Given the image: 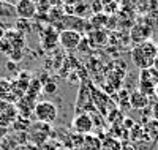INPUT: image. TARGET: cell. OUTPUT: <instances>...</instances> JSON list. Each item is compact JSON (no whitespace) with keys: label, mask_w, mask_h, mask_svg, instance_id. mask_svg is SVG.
<instances>
[{"label":"cell","mask_w":158,"mask_h":150,"mask_svg":"<svg viewBox=\"0 0 158 150\" xmlns=\"http://www.w3.org/2000/svg\"><path fill=\"white\" fill-rule=\"evenodd\" d=\"M152 119H153L155 122H158V100H156V103L152 106Z\"/></svg>","instance_id":"cb8c5ba5"},{"label":"cell","mask_w":158,"mask_h":150,"mask_svg":"<svg viewBox=\"0 0 158 150\" xmlns=\"http://www.w3.org/2000/svg\"><path fill=\"white\" fill-rule=\"evenodd\" d=\"M153 95H155L156 100H158V84H156V87H155V93H153Z\"/></svg>","instance_id":"d6a6232c"},{"label":"cell","mask_w":158,"mask_h":150,"mask_svg":"<svg viewBox=\"0 0 158 150\" xmlns=\"http://www.w3.org/2000/svg\"><path fill=\"white\" fill-rule=\"evenodd\" d=\"M5 40L10 43L11 49H22L24 48V43H25V38L22 33H19L16 29L15 30H8L5 33Z\"/></svg>","instance_id":"7c38bea8"},{"label":"cell","mask_w":158,"mask_h":150,"mask_svg":"<svg viewBox=\"0 0 158 150\" xmlns=\"http://www.w3.org/2000/svg\"><path fill=\"white\" fill-rule=\"evenodd\" d=\"M115 2H118V0H115Z\"/></svg>","instance_id":"836d02e7"},{"label":"cell","mask_w":158,"mask_h":150,"mask_svg":"<svg viewBox=\"0 0 158 150\" xmlns=\"http://www.w3.org/2000/svg\"><path fill=\"white\" fill-rule=\"evenodd\" d=\"M3 2H5V3H8V5H11V6H15V5L19 2V0H3Z\"/></svg>","instance_id":"83f0119b"},{"label":"cell","mask_w":158,"mask_h":150,"mask_svg":"<svg viewBox=\"0 0 158 150\" xmlns=\"http://www.w3.org/2000/svg\"><path fill=\"white\" fill-rule=\"evenodd\" d=\"M43 90H44L46 93H49V95H54V93L57 92V84L52 82V81H49V82H46V85H44Z\"/></svg>","instance_id":"603a6c76"},{"label":"cell","mask_w":158,"mask_h":150,"mask_svg":"<svg viewBox=\"0 0 158 150\" xmlns=\"http://www.w3.org/2000/svg\"><path fill=\"white\" fill-rule=\"evenodd\" d=\"M32 29V25H30V21H25V19H18L16 21V30L19 33H29Z\"/></svg>","instance_id":"ac0fdd59"},{"label":"cell","mask_w":158,"mask_h":150,"mask_svg":"<svg viewBox=\"0 0 158 150\" xmlns=\"http://www.w3.org/2000/svg\"><path fill=\"white\" fill-rule=\"evenodd\" d=\"M149 104H150V98L147 97V95H144L142 92L135 90V92L130 93V107L142 111V109H146Z\"/></svg>","instance_id":"8fae6325"},{"label":"cell","mask_w":158,"mask_h":150,"mask_svg":"<svg viewBox=\"0 0 158 150\" xmlns=\"http://www.w3.org/2000/svg\"><path fill=\"white\" fill-rule=\"evenodd\" d=\"M108 19L109 16H106L104 13H100V15H94L90 19V27L92 30H98V29H104L108 25Z\"/></svg>","instance_id":"9a60e30c"},{"label":"cell","mask_w":158,"mask_h":150,"mask_svg":"<svg viewBox=\"0 0 158 150\" xmlns=\"http://www.w3.org/2000/svg\"><path fill=\"white\" fill-rule=\"evenodd\" d=\"M89 6H90V11L94 13V15H100V13H103V5H101L100 0H92Z\"/></svg>","instance_id":"44dd1931"},{"label":"cell","mask_w":158,"mask_h":150,"mask_svg":"<svg viewBox=\"0 0 158 150\" xmlns=\"http://www.w3.org/2000/svg\"><path fill=\"white\" fill-rule=\"evenodd\" d=\"M0 100L8 103L18 101L15 92H13V82L6 77H0Z\"/></svg>","instance_id":"30bf717a"},{"label":"cell","mask_w":158,"mask_h":150,"mask_svg":"<svg viewBox=\"0 0 158 150\" xmlns=\"http://www.w3.org/2000/svg\"><path fill=\"white\" fill-rule=\"evenodd\" d=\"M15 13L18 19L30 21L36 16V2H33V0H19L15 5Z\"/></svg>","instance_id":"52a82bcc"},{"label":"cell","mask_w":158,"mask_h":150,"mask_svg":"<svg viewBox=\"0 0 158 150\" xmlns=\"http://www.w3.org/2000/svg\"><path fill=\"white\" fill-rule=\"evenodd\" d=\"M153 68L158 71V54H156V59H155V62H153Z\"/></svg>","instance_id":"4dcf8cb0"},{"label":"cell","mask_w":158,"mask_h":150,"mask_svg":"<svg viewBox=\"0 0 158 150\" xmlns=\"http://www.w3.org/2000/svg\"><path fill=\"white\" fill-rule=\"evenodd\" d=\"M6 133H8V127H5V125L0 123V141H2L5 136H6Z\"/></svg>","instance_id":"d4e9b609"},{"label":"cell","mask_w":158,"mask_h":150,"mask_svg":"<svg viewBox=\"0 0 158 150\" xmlns=\"http://www.w3.org/2000/svg\"><path fill=\"white\" fill-rule=\"evenodd\" d=\"M8 59L11 62H19L22 60V49H11L8 52Z\"/></svg>","instance_id":"ffe728a7"},{"label":"cell","mask_w":158,"mask_h":150,"mask_svg":"<svg viewBox=\"0 0 158 150\" xmlns=\"http://www.w3.org/2000/svg\"><path fill=\"white\" fill-rule=\"evenodd\" d=\"M5 33H6V30L3 29L2 25H0V40H3V38H5Z\"/></svg>","instance_id":"f1b7e54d"},{"label":"cell","mask_w":158,"mask_h":150,"mask_svg":"<svg viewBox=\"0 0 158 150\" xmlns=\"http://www.w3.org/2000/svg\"><path fill=\"white\" fill-rule=\"evenodd\" d=\"M90 6L84 2V0H79L76 5H73V16H77V18H82L85 15V11L89 10Z\"/></svg>","instance_id":"2e32d148"},{"label":"cell","mask_w":158,"mask_h":150,"mask_svg":"<svg viewBox=\"0 0 158 150\" xmlns=\"http://www.w3.org/2000/svg\"><path fill=\"white\" fill-rule=\"evenodd\" d=\"M125 125H127L128 128H131V127H133V122H131V120H125Z\"/></svg>","instance_id":"1f68e13d"},{"label":"cell","mask_w":158,"mask_h":150,"mask_svg":"<svg viewBox=\"0 0 158 150\" xmlns=\"http://www.w3.org/2000/svg\"><path fill=\"white\" fill-rule=\"evenodd\" d=\"M13 128H15L16 131H24V130H27L29 127H30V122H29V119L27 117H22V115H19L16 120H15V123L11 125Z\"/></svg>","instance_id":"e0dca14e"},{"label":"cell","mask_w":158,"mask_h":150,"mask_svg":"<svg viewBox=\"0 0 158 150\" xmlns=\"http://www.w3.org/2000/svg\"><path fill=\"white\" fill-rule=\"evenodd\" d=\"M158 84V71L153 66L146 68V70H139V92L144 95H147L150 98V95L155 93V87Z\"/></svg>","instance_id":"3957f363"},{"label":"cell","mask_w":158,"mask_h":150,"mask_svg":"<svg viewBox=\"0 0 158 150\" xmlns=\"http://www.w3.org/2000/svg\"><path fill=\"white\" fill-rule=\"evenodd\" d=\"M57 106L52 103V101H38L33 107V115L35 119L40 122V123H54L56 119H57Z\"/></svg>","instance_id":"7a4b0ae2"},{"label":"cell","mask_w":158,"mask_h":150,"mask_svg":"<svg viewBox=\"0 0 158 150\" xmlns=\"http://www.w3.org/2000/svg\"><path fill=\"white\" fill-rule=\"evenodd\" d=\"M156 54H158V46L152 40H147L144 43L135 44L133 51H131V60H133L135 66H138L139 70H146V68L153 66Z\"/></svg>","instance_id":"6da1fadb"},{"label":"cell","mask_w":158,"mask_h":150,"mask_svg":"<svg viewBox=\"0 0 158 150\" xmlns=\"http://www.w3.org/2000/svg\"><path fill=\"white\" fill-rule=\"evenodd\" d=\"M73 130H74V133L79 134V136L92 134V131H94V120H92V117H90L87 112L77 114V115L73 119Z\"/></svg>","instance_id":"5b68a950"},{"label":"cell","mask_w":158,"mask_h":150,"mask_svg":"<svg viewBox=\"0 0 158 150\" xmlns=\"http://www.w3.org/2000/svg\"><path fill=\"white\" fill-rule=\"evenodd\" d=\"M79 150H101V139L95 134H87L82 138V144Z\"/></svg>","instance_id":"4fadbf2b"},{"label":"cell","mask_w":158,"mask_h":150,"mask_svg":"<svg viewBox=\"0 0 158 150\" xmlns=\"http://www.w3.org/2000/svg\"><path fill=\"white\" fill-rule=\"evenodd\" d=\"M120 10V3L118 2H114L112 3H109V5H106V6H103V13L106 16H114V15H117V11Z\"/></svg>","instance_id":"d6986e66"},{"label":"cell","mask_w":158,"mask_h":150,"mask_svg":"<svg viewBox=\"0 0 158 150\" xmlns=\"http://www.w3.org/2000/svg\"><path fill=\"white\" fill-rule=\"evenodd\" d=\"M101 150H122V142L114 136H106L101 139Z\"/></svg>","instance_id":"5bb4252c"},{"label":"cell","mask_w":158,"mask_h":150,"mask_svg":"<svg viewBox=\"0 0 158 150\" xmlns=\"http://www.w3.org/2000/svg\"><path fill=\"white\" fill-rule=\"evenodd\" d=\"M87 43L92 48H103L109 43V33L104 29H98V30H90L87 35Z\"/></svg>","instance_id":"9c48e42d"},{"label":"cell","mask_w":158,"mask_h":150,"mask_svg":"<svg viewBox=\"0 0 158 150\" xmlns=\"http://www.w3.org/2000/svg\"><path fill=\"white\" fill-rule=\"evenodd\" d=\"M11 51V46L10 43L6 41V40H0V54H5V56H8V52Z\"/></svg>","instance_id":"7402d4cb"},{"label":"cell","mask_w":158,"mask_h":150,"mask_svg":"<svg viewBox=\"0 0 158 150\" xmlns=\"http://www.w3.org/2000/svg\"><path fill=\"white\" fill-rule=\"evenodd\" d=\"M82 38H84L82 33L67 29V30H60V33H59V43H60V46L63 49L74 51V49H77L79 43L82 41Z\"/></svg>","instance_id":"277c9868"},{"label":"cell","mask_w":158,"mask_h":150,"mask_svg":"<svg viewBox=\"0 0 158 150\" xmlns=\"http://www.w3.org/2000/svg\"><path fill=\"white\" fill-rule=\"evenodd\" d=\"M33 2H35V0H33Z\"/></svg>","instance_id":"e575fe53"},{"label":"cell","mask_w":158,"mask_h":150,"mask_svg":"<svg viewBox=\"0 0 158 150\" xmlns=\"http://www.w3.org/2000/svg\"><path fill=\"white\" fill-rule=\"evenodd\" d=\"M100 2H101V5H103V6H106V5H109V3H112V2H114V0H100Z\"/></svg>","instance_id":"f546056e"},{"label":"cell","mask_w":158,"mask_h":150,"mask_svg":"<svg viewBox=\"0 0 158 150\" xmlns=\"http://www.w3.org/2000/svg\"><path fill=\"white\" fill-rule=\"evenodd\" d=\"M152 36V27L147 24V22H138L133 25V29L130 32V38L135 44H139V43H144L150 40Z\"/></svg>","instance_id":"ba28073f"},{"label":"cell","mask_w":158,"mask_h":150,"mask_svg":"<svg viewBox=\"0 0 158 150\" xmlns=\"http://www.w3.org/2000/svg\"><path fill=\"white\" fill-rule=\"evenodd\" d=\"M18 117H19V112H18V107L15 103L0 100V123L5 127H10L15 123V120Z\"/></svg>","instance_id":"8992f818"},{"label":"cell","mask_w":158,"mask_h":150,"mask_svg":"<svg viewBox=\"0 0 158 150\" xmlns=\"http://www.w3.org/2000/svg\"><path fill=\"white\" fill-rule=\"evenodd\" d=\"M60 2L65 5V6H73V5H76L79 0H60Z\"/></svg>","instance_id":"4316f807"},{"label":"cell","mask_w":158,"mask_h":150,"mask_svg":"<svg viewBox=\"0 0 158 150\" xmlns=\"http://www.w3.org/2000/svg\"><path fill=\"white\" fill-rule=\"evenodd\" d=\"M147 3L150 5V8L153 11H158V0H147Z\"/></svg>","instance_id":"484cf974"}]
</instances>
